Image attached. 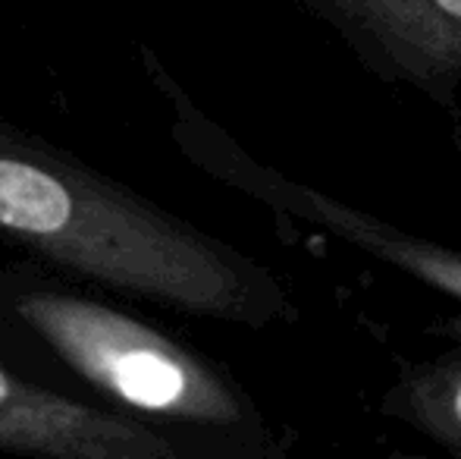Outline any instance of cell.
Masks as SVG:
<instances>
[{"instance_id":"cell-1","label":"cell","mask_w":461,"mask_h":459,"mask_svg":"<svg viewBox=\"0 0 461 459\" xmlns=\"http://www.w3.org/2000/svg\"><path fill=\"white\" fill-rule=\"evenodd\" d=\"M23 308L86 378L122 403L201 422L239 416L232 393L207 368L122 315L63 296H35Z\"/></svg>"},{"instance_id":"cell-2","label":"cell","mask_w":461,"mask_h":459,"mask_svg":"<svg viewBox=\"0 0 461 459\" xmlns=\"http://www.w3.org/2000/svg\"><path fill=\"white\" fill-rule=\"evenodd\" d=\"M92 198L76 196L73 186L57 179L54 173L29 164V161L0 158V224L29 236L48 239L54 249H63L76 262H86L97 271L132 277L141 287H154L160 293L194 306V296L176 274L160 268L141 252L120 245V233H164L139 224H120V217H86L82 208Z\"/></svg>"},{"instance_id":"cell-3","label":"cell","mask_w":461,"mask_h":459,"mask_svg":"<svg viewBox=\"0 0 461 459\" xmlns=\"http://www.w3.org/2000/svg\"><path fill=\"white\" fill-rule=\"evenodd\" d=\"M414 82L461 79V0H323Z\"/></svg>"},{"instance_id":"cell-4","label":"cell","mask_w":461,"mask_h":459,"mask_svg":"<svg viewBox=\"0 0 461 459\" xmlns=\"http://www.w3.org/2000/svg\"><path fill=\"white\" fill-rule=\"evenodd\" d=\"M308 202L314 205L311 211H314V215L321 217V224H327L330 230H336L339 236L352 239L361 249H367L370 255L408 271V274H414L418 280L430 283L439 293L461 302V255L458 252L424 243V239L405 236V233H399V230H389V227H383V224L370 221V217L358 215V211L346 208V205H339V202H330V198H323V196H308Z\"/></svg>"},{"instance_id":"cell-5","label":"cell","mask_w":461,"mask_h":459,"mask_svg":"<svg viewBox=\"0 0 461 459\" xmlns=\"http://www.w3.org/2000/svg\"><path fill=\"white\" fill-rule=\"evenodd\" d=\"M405 416L430 437L461 454V355L418 368L402 384Z\"/></svg>"},{"instance_id":"cell-6","label":"cell","mask_w":461,"mask_h":459,"mask_svg":"<svg viewBox=\"0 0 461 459\" xmlns=\"http://www.w3.org/2000/svg\"><path fill=\"white\" fill-rule=\"evenodd\" d=\"M44 406H48V399L25 397V393L0 372V435H19V437L44 441L48 435L67 431V416H63V412H48V416H44Z\"/></svg>"}]
</instances>
